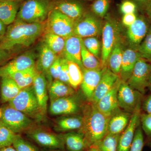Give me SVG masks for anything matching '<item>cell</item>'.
I'll use <instances>...</instances> for the list:
<instances>
[{"instance_id": "6da1fadb", "label": "cell", "mask_w": 151, "mask_h": 151, "mask_svg": "<svg viewBox=\"0 0 151 151\" xmlns=\"http://www.w3.org/2000/svg\"><path fill=\"white\" fill-rule=\"evenodd\" d=\"M45 26L42 23H29L16 19L7 27L0 40V47L8 51L30 46L43 33Z\"/></svg>"}, {"instance_id": "7a4b0ae2", "label": "cell", "mask_w": 151, "mask_h": 151, "mask_svg": "<svg viewBox=\"0 0 151 151\" xmlns=\"http://www.w3.org/2000/svg\"><path fill=\"white\" fill-rule=\"evenodd\" d=\"M82 111L83 126L78 131L83 134L87 147L89 148L108 134L110 118L101 113L95 104L91 102L83 106Z\"/></svg>"}, {"instance_id": "3957f363", "label": "cell", "mask_w": 151, "mask_h": 151, "mask_svg": "<svg viewBox=\"0 0 151 151\" xmlns=\"http://www.w3.org/2000/svg\"><path fill=\"white\" fill-rule=\"evenodd\" d=\"M52 9L51 0H25L16 19L29 23H42Z\"/></svg>"}, {"instance_id": "277c9868", "label": "cell", "mask_w": 151, "mask_h": 151, "mask_svg": "<svg viewBox=\"0 0 151 151\" xmlns=\"http://www.w3.org/2000/svg\"><path fill=\"white\" fill-rule=\"evenodd\" d=\"M9 105L35 122H40L45 117L40 111L32 85L22 89L16 97L9 102Z\"/></svg>"}, {"instance_id": "5b68a950", "label": "cell", "mask_w": 151, "mask_h": 151, "mask_svg": "<svg viewBox=\"0 0 151 151\" xmlns=\"http://www.w3.org/2000/svg\"><path fill=\"white\" fill-rule=\"evenodd\" d=\"M1 111L0 121L15 134L27 132L35 126V121L9 105L4 107Z\"/></svg>"}, {"instance_id": "8992f818", "label": "cell", "mask_w": 151, "mask_h": 151, "mask_svg": "<svg viewBox=\"0 0 151 151\" xmlns=\"http://www.w3.org/2000/svg\"><path fill=\"white\" fill-rule=\"evenodd\" d=\"M102 45L101 63L103 68L107 67L108 58L120 37V29L118 22L108 18L102 29Z\"/></svg>"}, {"instance_id": "52a82bcc", "label": "cell", "mask_w": 151, "mask_h": 151, "mask_svg": "<svg viewBox=\"0 0 151 151\" xmlns=\"http://www.w3.org/2000/svg\"><path fill=\"white\" fill-rule=\"evenodd\" d=\"M46 31L64 39L74 35V22L69 17L55 9L50 11L47 19Z\"/></svg>"}, {"instance_id": "ba28073f", "label": "cell", "mask_w": 151, "mask_h": 151, "mask_svg": "<svg viewBox=\"0 0 151 151\" xmlns=\"http://www.w3.org/2000/svg\"><path fill=\"white\" fill-rule=\"evenodd\" d=\"M28 137L40 146L50 150H64L63 134H57L40 128H32L27 131Z\"/></svg>"}, {"instance_id": "9c48e42d", "label": "cell", "mask_w": 151, "mask_h": 151, "mask_svg": "<svg viewBox=\"0 0 151 151\" xmlns=\"http://www.w3.org/2000/svg\"><path fill=\"white\" fill-rule=\"evenodd\" d=\"M151 63L140 58L136 63L132 75L127 81L133 89L142 95L145 93L148 86Z\"/></svg>"}, {"instance_id": "30bf717a", "label": "cell", "mask_w": 151, "mask_h": 151, "mask_svg": "<svg viewBox=\"0 0 151 151\" xmlns=\"http://www.w3.org/2000/svg\"><path fill=\"white\" fill-rule=\"evenodd\" d=\"M83 107L79 96L74 94L50 102L49 111L53 116L74 115L82 110Z\"/></svg>"}, {"instance_id": "8fae6325", "label": "cell", "mask_w": 151, "mask_h": 151, "mask_svg": "<svg viewBox=\"0 0 151 151\" xmlns=\"http://www.w3.org/2000/svg\"><path fill=\"white\" fill-rule=\"evenodd\" d=\"M102 23L100 19L90 13H85L74 23V35L81 39L95 37L102 31Z\"/></svg>"}, {"instance_id": "7c38bea8", "label": "cell", "mask_w": 151, "mask_h": 151, "mask_svg": "<svg viewBox=\"0 0 151 151\" xmlns=\"http://www.w3.org/2000/svg\"><path fill=\"white\" fill-rule=\"evenodd\" d=\"M117 96L120 109L132 114L142 102V94L132 88L127 82L121 80Z\"/></svg>"}, {"instance_id": "4fadbf2b", "label": "cell", "mask_w": 151, "mask_h": 151, "mask_svg": "<svg viewBox=\"0 0 151 151\" xmlns=\"http://www.w3.org/2000/svg\"><path fill=\"white\" fill-rule=\"evenodd\" d=\"M36 56L33 51H27L6 64L0 66V77H8L18 71L35 66Z\"/></svg>"}, {"instance_id": "5bb4252c", "label": "cell", "mask_w": 151, "mask_h": 151, "mask_svg": "<svg viewBox=\"0 0 151 151\" xmlns=\"http://www.w3.org/2000/svg\"><path fill=\"white\" fill-rule=\"evenodd\" d=\"M141 104L132 113L128 126L120 135L117 151H129L136 130L140 124Z\"/></svg>"}, {"instance_id": "9a60e30c", "label": "cell", "mask_w": 151, "mask_h": 151, "mask_svg": "<svg viewBox=\"0 0 151 151\" xmlns=\"http://www.w3.org/2000/svg\"><path fill=\"white\" fill-rule=\"evenodd\" d=\"M121 82L120 78L113 88L95 104L98 110L108 118H111L121 110L117 96Z\"/></svg>"}, {"instance_id": "2e32d148", "label": "cell", "mask_w": 151, "mask_h": 151, "mask_svg": "<svg viewBox=\"0 0 151 151\" xmlns=\"http://www.w3.org/2000/svg\"><path fill=\"white\" fill-rule=\"evenodd\" d=\"M106 68L97 70H89L84 68L82 69L83 79L80 86L82 93L88 102H90L92 99Z\"/></svg>"}, {"instance_id": "e0dca14e", "label": "cell", "mask_w": 151, "mask_h": 151, "mask_svg": "<svg viewBox=\"0 0 151 151\" xmlns=\"http://www.w3.org/2000/svg\"><path fill=\"white\" fill-rule=\"evenodd\" d=\"M149 25L143 17L137 18L134 22L128 27L127 35L131 47L137 50L148 31Z\"/></svg>"}, {"instance_id": "ac0fdd59", "label": "cell", "mask_w": 151, "mask_h": 151, "mask_svg": "<svg viewBox=\"0 0 151 151\" xmlns=\"http://www.w3.org/2000/svg\"><path fill=\"white\" fill-rule=\"evenodd\" d=\"M120 78L119 75L113 73L109 68H106L90 102L96 104L113 88Z\"/></svg>"}, {"instance_id": "d6986e66", "label": "cell", "mask_w": 151, "mask_h": 151, "mask_svg": "<svg viewBox=\"0 0 151 151\" xmlns=\"http://www.w3.org/2000/svg\"><path fill=\"white\" fill-rule=\"evenodd\" d=\"M82 39L73 35L65 39V45L63 53V58L68 61L75 63L83 69L81 62V48Z\"/></svg>"}, {"instance_id": "ffe728a7", "label": "cell", "mask_w": 151, "mask_h": 151, "mask_svg": "<svg viewBox=\"0 0 151 151\" xmlns=\"http://www.w3.org/2000/svg\"><path fill=\"white\" fill-rule=\"evenodd\" d=\"M58 56L42 42L39 46L38 55L35 67L38 72L47 77L49 70Z\"/></svg>"}, {"instance_id": "44dd1931", "label": "cell", "mask_w": 151, "mask_h": 151, "mask_svg": "<svg viewBox=\"0 0 151 151\" xmlns=\"http://www.w3.org/2000/svg\"><path fill=\"white\" fill-rule=\"evenodd\" d=\"M32 86L40 111L45 117L46 114L48 99L47 83L45 75L37 71Z\"/></svg>"}, {"instance_id": "7402d4cb", "label": "cell", "mask_w": 151, "mask_h": 151, "mask_svg": "<svg viewBox=\"0 0 151 151\" xmlns=\"http://www.w3.org/2000/svg\"><path fill=\"white\" fill-rule=\"evenodd\" d=\"M54 9L69 17L74 22L81 19L85 13L83 5L75 0H60L56 3Z\"/></svg>"}, {"instance_id": "603a6c76", "label": "cell", "mask_w": 151, "mask_h": 151, "mask_svg": "<svg viewBox=\"0 0 151 151\" xmlns=\"http://www.w3.org/2000/svg\"><path fill=\"white\" fill-rule=\"evenodd\" d=\"M140 58L139 52L132 47L123 52L121 70L119 76L122 81L127 82L132 75L136 63Z\"/></svg>"}, {"instance_id": "cb8c5ba5", "label": "cell", "mask_w": 151, "mask_h": 151, "mask_svg": "<svg viewBox=\"0 0 151 151\" xmlns=\"http://www.w3.org/2000/svg\"><path fill=\"white\" fill-rule=\"evenodd\" d=\"M83 124L82 116L76 114L62 116L55 120L54 129L58 132L79 130L83 126Z\"/></svg>"}, {"instance_id": "d4e9b609", "label": "cell", "mask_w": 151, "mask_h": 151, "mask_svg": "<svg viewBox=\"0 0 151 151\" xmlns=\"http://www.w3.org/2000/svg\"><path fill=\"white\" fill-rule=\"evenodd\" d=\"M20 2L0 0V21L6 26L13 23L17 18Z\"/></svg>"}, {"instance_id": "484cf974", "label": "cell", "mask_w": 151, "mask_h": 151, "mask_svg": "<svg viewBox=\"0 0 151 151\" xmlns=\"http://www.w3.org/2000/svg\"><path fill=\"white\" fill-rule=\"evenodd\" d=\"M132 115L131 113L121 110L115 113L109 120L108 133L112 134H121L128 126Z\"/></svg>"}, {"instance_id": "4316f807", "label": "cell", "mask_w": 151, "mask_h": 151, "mask_svg": "<svg viewBox=\"0 0 151 151\" xmlns=\"http://www.w3.org/2000/svg\"><path fill=\"white\" fill-rule=\"evenodd\" d=\"M21 89L12 78L2 77L0 86L1 102L4 103L10 102L16 97Z\"/></svg>"}, {"instance_id": "83f0119b", "label": "cell", "mask_w": 151, "mask_h": 151, "mask_svg": "<svg viewBox=\"0 0 151 151\" xmlns=\"http://www.w3.org/2000/svg\"><path fill=\"white\" fill-rule=\"evenodd\" d=\"M63 136L68 151H84L88 148L84 135L79 131L68 132Z\"/></svg>"}, {"instance_id": "f1b7e54d", "label": "cell", "mask_w": 151, "mask_h": 151, "mask_svg": "<svg viewBox=\"0 0 151 151\" xmlns=\"http://www.w3.org/2000/svg\"><path fill=\"white\" fill-rule=\"evenodd\" d=\"M48 89L50 102L59 98L71 96L75 93V90L71 86L58 80L52 81Z\"/></svg>"}, {"instance_id": "f546056e", "label": "cell", "mask_w": 151, "mask_h": 151, "mask_svg": "<svg viewBox=\"0 0 151 151\" xmlns=\"http://www.w3.org/2000/svg\"><path fill=\"white\" fill-rule=\"evenodd\" d=\"M37 70L35 66L29 68L9 76L21 89L32 85Z\"/></svg>"}, {"instance_id": "4dcf8cb0", "label": "cell", "mask_w": 151, "mask_h": 151, "mask_svg": "<svg viewBox=\"0 0 151 151\" xmlns=\"http://www.w3.org/2000/svg\"><path fill=\"white\" fill-rule=\"evenodd\" d=\"M121 38L118 40L108 58L109 68L115 74L119 75L121 70L123 50Z\"/></svg>"}, {"instance_id": "1f68e13d", "label": "cell", "mask_w": 151, "mask_h": 151, "mask_svg": "<svg viewBox=\"0 0 151 151\" xmlns=\"http://www.w3.org/2000/svg\"><path fill=\"white\" fill-rule=\"evenodd\" d=\"M43 42L57 56L63 55L65 45L64 38L46 31L44 35Z\"/></svg>"}, {"instance_id": "d6a6232c", "label": "cell", "mask_w": 151, "mask_h": 151, "mask_svg": "<svg viewBox=\"0 0 151 151\" xmlns=\"http://www.w3.org/2000/svg\"><path fill=\"white\" fill-rule=\"evenodd\" d=\"M81 59L84 68L89 70H97L103 68L101 61L92 53L89 52L81 41Z\"/></svg>"}, {"instance_id": "836d02e7", "label": "cell", "mask_w": 151, "mask_h": 151, "mask_svg": "<svg viewBox=\"0 0 151 151\" xmlns=\"http://www.w3.org/2000/svg\"><path fill=\"white\" fill-rule=\"evenodd\" d=\"M120 135L108 133L101 140L92 146L100 151H117Z\"/></svg>"}, {"instance_id": "e575fe53", "label": "cell", "mask_w": 151, "mask_h": 151, "mask_svg": "<svg viewBox=\"0 0 151 151\" xmlns=\"http://www.w3.org/2000/svg\"><path fill=\"white\" fill-rule=\"evenodd\" d=\"M68 77L70 86L74 90H76L81 85L83 73L81 68L75 63L68 61Z\"/></svg>"}, {"instance_id": "d590c367", "label": "cell", "mask_w": 151, "mask_h": 151, "mask_svg": "<svg viewBox=\"0 0 151 151\" xmlns=\"http://www.w3.org/2000/svg\"><path fill=\"white\" fill-rule=\"evenodd\" d=\"M140 58L151 63V25L147 35L137 50Z\"/></svg>"}, {"instance_id": "8d00e7d4", "label": "cell", "mask_w": 151, "mask_h": 151, "mask_svg": "<svg viewBox=\"0 0 151 151\" xmlns=\"http://www.w3.org/2000/svg\"><path fill=\"white\" fill-rule=\"evenodd\" d=\"M16 135L3 125L0 129V149L12 146Z\"/></svg>"}, {"instance_id": "74e56055", "label": "cell", "mask_w": 151, "mask_h": 151, "mask_svg": "<svg viewBox=\"0 0 151 151\" xmlns=\"http://www.w3.org/2000/svg\"><path fill=\"white\" fill-rule=\"evenodd\" d=\"M82 40L83 44L87 50L99 59L101 52V47L99 40L94 37L85 38Z\"/></svg>"}, {"instance_id": "f35d334b", "label": "cell", "mask_w": 151, "mask_h": 151, "mask_svg": "<svg viewBox=\"0 0 151 151\" xmlns=\"http://www.w3.org/2000/svg\"><path fill=\"white\" fill-rule=\"evenodd\" d=\"M12 145L17 151H39L35 146L19 135L17 134Z\"/></svg>"}, {"instance_id": "ab89813d", "label": "cell", "mask_w": 151, "mask_h": 151, "mask_svg": "<svg viewBox=\"0 0 151 151\" xmlns=\"http://www.w3.org/2000/svg\"><path fill=\"white\" fill-rule=\"evenodd\" d=\"M61 58L58 56L55 61L52 65L49 70L48 75L46 77L47 87H49L52 82L54 80H58L61 66Z\"/></svg>"}, {"instance_id": "60d3db41", "label": "cell", "mask_w": 151, "mask_h": 151, "mask_svg": "<svg viewBox=\"0 0 151 151\" xmlns=\"http://www.w3.org/2000/svg\"><path fill=\"white\" fill-rule=\"evenodd\" d=\"M109 7V0H95L92 6V10L94 14L103 17L107 14Z\"/></svg>"}, {"instance_id": "b9f144b4", "label": "cell", "mask_w": 151, "mask_h": 151, "mask_svg": "<svg viewBox=\"0 0 151 151\" xmlns=\"http://www.w3.org/2000/svg\"><path fill=\"white\" fill-rule=\"evenodd\" d=\"M144 144V136L142 128L139 125L135 132L134 137L129 151H142Z\"/></svg>"}, {"instance_id": "7bdbcfd3", "label": "cell", "mask_w": 151, "mask_h": 151, "mask_svg": "<svg viewBox=\"0 0 151 151\" xmlns=\"http://www.w3.org/2000/svg\"><path fill=\"white\" fill-rule=\"evenodd\" d=\"M58 80L70 85L68 77V63L65 58H61V66Z\"/></svg>"}, {"instance_id": "ee69618b", "label": "cell", "mask_w": 151, "mask_h": 151, "mask_svg": "<svg viewBox=\"0 0 151 151\" xmlns=\"http://www.w3.org/2000/svg\"><path fill=\"white\" fill-rule=\"evenodd\" d=\"M140 123L142 128L146 134L151 136V115L150 114H141Z\"/></svg>"}, {"instance_id": "f6af8a7d", "label": "cell", "mask_w": 151, "mask_h": 151, "mask_svg": "<svg viewBox=\"0 0 151 151\" xmlns=\"http://www.w3.org/2000/svg\"><path fill=\"white\" fill-rule=\"evenodd\" d=\"M137 6L135 3L130 1H124L121 6V11L124 14L135 13Z\"/></svg>"}, {"instance_id": "bcb514c9", "label": "cell", "mask_w": 151, "mask_h": 151, "mask_svg": "<svg viewBox=\"0 0 151 151\" xmlns=\"http://www.w3.org/2000/svg\"><path fill=\"white\" fill-rule=\"evenodd\" d=\"M137 19L135 13L126 14L123 17L122 22L124 25L129 27Z\"/></svg>"}, {"instance_id": "7dc6e473", "label": "cell", "mask_w": 151, "mask_h": 151, "mask_svg": "<svg viewBox=\"0 0 151 151\" xmlns=\"http://www.w3.org/2000/svg\"><path fill=\"white\" fill-rule=\"evenodd\" d=\"M12 52L5 50L0 47V65L6 62L12 57Z\"/></svg>"}, {"instance_id": "c3c4849f", "label": "cell", "mask_w": 151, "mask_h": 151, "mask_svg": "<svg viewBox=\"0 0 151 151\" xmlns=\"http://www.w3.org/2000/svg\"><path fill=\"white\" fill-rule=\"evenodd\" d=\"M142 108L147 114H151V94L143 101Z\"/></svg>"}, {"instance_id": "681fc988", "label": "cell", "mask_w": 151, "mask_h": 151, "mask_svg": "<svg viewBox=\"0 0 151 151\" xmlns=\"http://www.w3.org/2000/svg\"><path fill=\"white\" fill-rule=\"evenodd\" d=\"M145 11L149 21L151 24V1L146 6L145 8Z\"/></svg>"}, {"instance_id": "f907efd6", "label": "cell", "mask_w": 151, "mask_h": 151, "mask_svg": "<svg viewBox=\"0 0 151 151\" xmlns=\"http://www.w3.org/2000/svg\"><path fill=\"white\" fill-rule=\"evenodd\" d=\"M141 7L145 9V7L151 0H132Z\"/></svg>"}, {"instance_id": "816d5d0a", "label": "cell", "mask_w": 151, "mask_h": 151, "mask_svg": "<svg viewBox=\"0 0 151 151\" xmlns=\"http://www.w3.org/2000/svg\"><path fill=\"white\" fill-rule=\"evenodd\" d=\"M6 28V25L0 21V40L4 35Z\"/></svg>"}, {"instance_id": "f5cc1de1", "label": "cell", "mask_w": 151, "mask_h": 151, "mask_svg": "<svg viewBox=\"0 0 151 151\" xmlns=\"http://www.w3.org/2000/svg\"><path fill=\"white\" fill-rule=\"evenodd\" d=\"M0 151H17L13 147L10 146L4 148L0 149Z\"/></svg>"}, {"instance_id": "db71d44e", "label": "cell", "mask_w": 151, "mask_h": 151, "mask_svg": "<svg viewBox=\"0 0 151 151\" xmlns=\"http://www.w3.org/2000/svg\"><path fill=\"white\" fill-rule=\"evenodd\" d=\"M148 89L151 91V68L150 72V76H149L148 86Z\"/></svg>"}, {"instance_id": "11a10c76", "label": "cell", "mask_w": 151, "mask_h": 151, "mask_svg": "<svg viewBox=\"0 0 151 151\" xmlns=\"http://www.w3.org/2000/svg\"><path fill=\"white\" fill-rule=\"evenodd\" d=\"M88 151H100L96 147H94V146H92L89 148V150Z\"/></svg>"}, {"instance_id": "9f6ffc18", "label": "cell", "mask_w": 151, "mask_h": 151, "mask_svg": "<svg viewBox=\"0 0 151 151\" xmlns=\"http://www.w3.org/2000/svg\"><path fill=\"white\" fill-rule=\"evenodd\" d=\"M46 151H63L61 150H50Z\"/></svg>"}, {"instance_id": "6f0895ef", "label": "cell", "mask_w": 151, "mask_h": 151, "mask_svg": "<svg viewBox=\"0 0 151 151\" xmlns=\"http://www.w3.org/2000/svg\"><path fill=\"white\" fill-rule=\"evenodd\" d=\"M7 1H16L21 2L22 1H24L25 0H7Z\"/></svg>"}, {"instance_id": "680465c9", "label": "cell", "mask_w": 151, "mask_h": 151, "mask_svg": "<svg viewBox=\"0 0 151 151\" xmlns=\"http://www.w3.org/2000/svg\"><path fill=\"white\" fill-rule=\"evenodd\" d=\"M2 116V111L1 109H0V118H1V116Z\"/></svg>"}, {"instance_id": "91938a15", "label": "cell", "mask_w": 151, "mask_h": 151, "mask_svg": "<svg viewBox=\"0 0 151 151\" xmlns=\"http://www.w3.org/2000/svg\"><path fill=\"white\" fill-rule=\"evenodd\" d=\"M3 124H2L1 122V121H0V129H1V127H2V126Z\"/></svg>"}, {"instance_id": "94428289", "label": "cell", "mask_w": 151, "mask_h": 151, "mask_svg": "<svg viewBox=\"0 0 151 151\" xmlns=\"http://www.w3.org/2000/svg\"><path fill=\"white\" fill-rule=\"evenodd\" d=\"M88 1H92V0H88Z\"/></svg>"}, {"instance_id": "6125c7cd", "label": "cell", "mask_w": 151, "mask_h": 151, "mask_svg": "<svg viewBox=\"0 0 151 151\" xmlns=\"http://www.w3.org/2000/svg\"><path fill=\"white\" fill-rule=\"evenodd\" d=\"M150 115H151V114H150Z\"/></svg>"}]
</instances>
